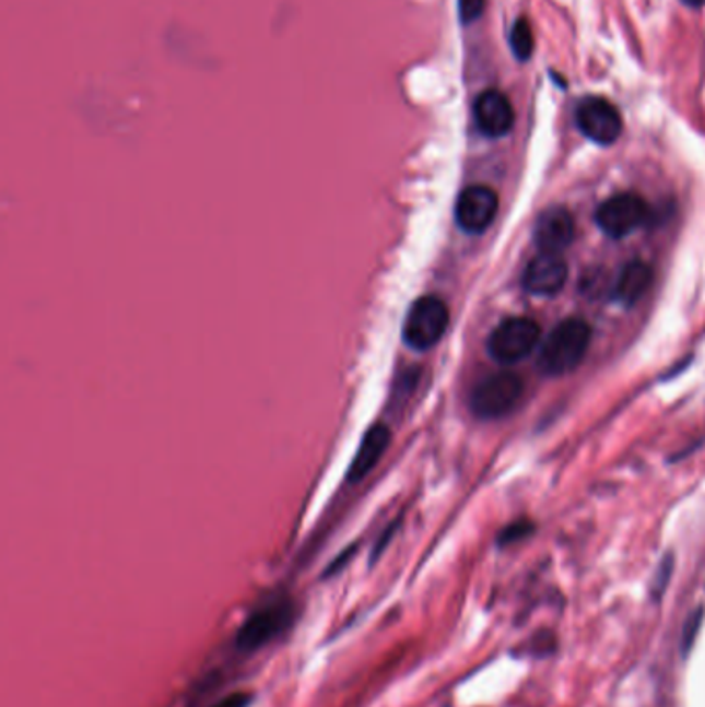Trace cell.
<instances>
[{"label": "cell", "instance_id": "1", "mask_svg": "<svg viewBox=\"0 0 705 707\" xmlns=\"http://www.w3.org/2000/svg\"><path fill=\"white\" fill-rule=\"evenodd\" d=\"M591 329L584 319H565L538 345V368L549 377H563L584 363Z\"/></svg>", "mask_w": 705, "mask_h": 707}, {"label": "cell", "instance_id": "2", "mask_svg": "<svg viewBox=\"0 0 705 707\" xmlns=\"http://www.w3.org/2000/svg\"><path fill=\"white\" fill-rule=\"evenodd\" d=\"M296 621V606L286 598L268 602L266 606L248 614L247 621L234 635V648L243 653L263 650L286 633Z\"/></svg>", "mask_w": 705, "mask_h": 707}, {"label": "cell", "instance_id": "3", "mask_svg": "<svg viewBox=\"0 0 705 707\" xmlns=\"http://www.w3.org/2000/svg\"><path fill=\"white\" fill-rule=\"evenodd\" d=\"M449 326V308L438 296H422L410 306L403 321V342L416 352H426L440 342Z\"/></svg>", "mask_w": 705, "mask_h": 707}, {"label": "cell", "instance_id": "4", "mask_svg": "<svg viewBox=\"0 0 705 707\" xmlns=\"http://www.w3.org/2000/svg\"><path fill=\"white\" fill-rule=\"evenodd\" d=\"M524 393V382L515 375L501 370L478 382L470 398V408L482 421H496L514 412Z\"/></svg>", "mask_w": 705, "mask_h": 707}, {"label": "cell", "instance_id": "5", "mask_svg": "<svg viewBox=\"0 0 705 707\" xmlns=\"http://www.w3.org/2000/svg\"><path fill=\"white\" fill-rule=\"evenodd\" d=\"M540 345V327L534 319L512 317L495 327L489 338V354L498 364H515L528 358Z\"/></svg>", "mask_w": 705, "mask_h": 707}, {"label": "cell", "instance_id": "6", "mask_svg": "<svg viewBox=\"0 0 705 707\" xmlns=\"http://www.w3.org/2000/svg\"><path fill=\"white\" fill-rule=\"evenodd\" d=\"M575 125L584 137L598 145H610L623 133V118L607 97L591 96L579 102Z\"/></svg>", "mask_w": 705, "mask_h": 707}, {"label": "cell", "instance_id": "7", "mask_svg": "<svg viewBox=\"0 0 705 707\" xmlns=\"http://www.w3.org/2000/svg\"><path fill=\"white\" fill-rule=\"evenodd\" d=\"M648 203L633 195L623 192L604 201L596 211V222L610 238H625L631 232L644 226L648 220Z\"/></svg>", "mask_w": 705, "mask_h": 707}, {"label": "cell", "instance_id": "8", "mask_svg": "<svg viewBox=\"0 0 705 707\" xmlns=\"http://www.w3.org/2000/svg\"><path fill=\"white\" fill-rule=\"evenodd\" d=\"M498 211V197L491 187L472 185L459 192L456 222L468 234H482L491 228Z\"/></svg>", "mask_w": 705, "mask_h": 707}, {"label": "cell", "instance_id": "9", "mask_svg": "<svg viewBox=\"0 0 705 707\" xmlns=\"http://www.w3.org/2000/svg\"><path fill=\"white\" fill-rule=\"evenodd\" d=\"M569 275L567 261L556 252H540L524 271V287L534 296L559 294Z\"/></svg>", "mask_w": 705, "mask_h": 707}, {"label": "cell", "instance_id": "10", "mask_svg": "<svg viewBox=\"0 0 705 707\" xmlns=\"http://www.w3.org/2000/svg\"><path fill=\"white\" fill-rule=\"evenodd\" d=\"M478 131L491 139L505 137L514 129L515 113L509 97L498 90L482 92L474 102Z\"/></svg>", "mask_w": 705, "mask_h": 707}, {"label": "cell", "instance_id": "11", "mask_svg": "<svg viewBox=\"0 0 705 707\" xmlns=\"http://www.w3.org/2000/svg\"><path fill=\"white\" fill-rule=\"evenodd\" d=\"M575 236L572 213L565 208H551L542 211L536 222L534 240L540 252H556L567 249Z\"/></svg>", "mask_w": 705, "mask_h": 707}, {"label": "cell", "instance_id": "12", "mask_svg": "<svg viewBox=\"0 0 705 707\" xmlns=\"http://www.w3.org/2000/svg\"><path fill=\"white\" fill-rule=\"evenodd\" d=\"M389 443H391L389 428L385 424H381V422L373 424L366 431V435H364L361 445H359V449H356V456H354L352 463H350L348 480L352 484H356L364 476H368L375 470V466L381 461L385 451H387V447H389Z\"/></svg>", "mask_w": 705, "mask_h": 707}, {"label": "cell", "instance_id": "13", "mask_svg": "<svg viewBox=\"0 0 705 707\" xmlns=\"http://www.w3.org/2000/svg\"><path fill=\"white\" fill-rule=\"evenodd\" d=\"M649 284H651V269L642 261H633L621 269L616 284L612 287V296L621 305H635L648 292Z\"/></svg>", "mask_w": 705, "mask_h": 707}, {"label": "cell", "instance_id": "14", "mask_svg": "<svg viewBox=\"0 0 705 707\" xmlns=\"http://www.w3.org/2000/svg\"><path fill=\"white\" fill-rule=\"evenodd\" d=\"M509 44H512V50H514L517 60H528V58L532 57V52H534V34H532L530 21L526 20V17L515 21L512 34H509Z\"/></svg>", "mask_w": 705, "mask_h": 707}, {"label": "cell", "instance_id": "15", "mask_svg": "<svg viewBox=\"0 0 705 707\" xmlns=\"http://www.w3.org/2000/svg\"><path fill=\"white\" fill-rule=\"evenodd\" d=\"M702 618H704V609H697L689 616V621L685 623V629H683V653H689L693 644H695V637L700 633V627H702Z\"/></svg>", "mask_w": 705, "mask_h": 707}, {"label": "cell", "instance_id": "16", "mask_svg": "<svg viewBox=\"0 0 705 707\" xmlns=\"http://www.w3.org/2000/svg\"><path fill=\"white\" fill-rule=\"evenodd\" d=\"M486 0H459V15L463 23H472L484 13Z\"/></svg>", "mask_w": 705, "mask_h": 707}, {"label": "cell", "instance_id": "17", "mask_svg": "<svg viewBox=\"0 0 705 707\" xmlns=\"http://www.w3.org/2000/svg\"><path fill=\"white\" fill-rule=\"evenodd\" d=\"M250 704H252V693L236 691V693H230L226 697H222L211 707H248Z\"/></svg>", "mask_w": 705, "mask_h": 707}, {"label": "cell", "instance_id": "18", "mask_svg": "<svg viewBox=\"0 0 705 707\" xmlns=\"http://www.w3.org/2000/svg\"><path fill=\"white\" fill-rule=\"evenodd\" d=\"M532 532V526L530 523H526V521H519V523H514V526H509L503 534H501V538H498V542L501 544H512V542H515V540H521V538H526V535L530 534Z\"/></svg>", "mask_w": 705, "mask_h": 707}, {"label": "cell", "instance_id": "19", "mask_svg": "<svg viewBox=\"0 0 705 707\" xmlns=\"http://www.w3.org/2000/svg\"><path fill=\"white\" fill-rule=\"evenodd\" d=\"M685 2L686 7H702V4H705V0H683Z\"/></svg>", "mask_w": 705, "mask_h": 707}]
</instances>
